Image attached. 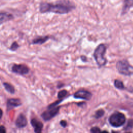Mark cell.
<instances>
[{
    "instance_id": "cell-1",
    "label": "cell",
    "mask_w": 133,
    "mask_h": 133,
    "mask_svg": "<svg viewBox=\"0 0 133 133\" xmlns=\"http://www.w3.org/2000/svg\"><path fill=\"white\" fill-rule=\"evenodd\" d=\"M75 8L73 3L68 0H61L55 3H42L39 11L42 13L54 12L59 14H68Z\"/></svg>"
},
{
    "instance_id": "cell-2",
    "label": "cell",
    "mask_w": 133,
    "mask_h": 133,
    "mask_svg": "<svg viewBox=\"0 0 133 133\" xmlns=\"http://www.w3.org/2000/svg\"><path fill=\"white\" fill-rule=\"evenodd\" d=\"M107 50V47L104 44H99L95 49L94 52V57L99 67L105 65L107 62V59L104 57V55Z\"/></svg>"
},
{
    "instance_id": "cell-3",
    "label": "cell",
    "mask_w": 133,
    "mask_h": 133,
    "mask_svg": "<svg viewBox=\"0 0 133 133\" xmlns=\"http://www.w3.org/2000/svg\"><path fill=\"white\" fill-rule=\"evenodd\" d=\"M116 67L118 72L123 75L130 76L133 74V66L130 65L127 60H119L117 62Z\"/></svg>"
},
{
    "instance_id": "cell-4",
    "label": "cell",
    "mask_w": 133,
    "mask_h": 133,
    "mask_svg": "<svg viewBox=\"0 0 133 133\" xmlns=\"http://www.w3.org/2000/svg\"><path fill=\"white\" fill-rule=\"evenodd\" d=\"M126 121L125 115L120 112H116L112 114L109 118V123L114 127H119L123 125Z\"/></svg>"
},
{
    "instance_id": "cell-5",
    "label": "cell",
    "mask_w": 133,
    "mask_h": 133,
    "mask_svg": "<svg viewBox=\"0 0 133 133\" xmlns=\"http://www.w3.org/2000/svg\"><path fill=\"white\" fill-rule=\"evenodd\" d=\"M13 72L20 75H25L29 73V68L28 66L22 64H15L11 68Z\"/></svg>"
},
{
    "instance_id": "cell-6",
    "label": "cell",
    "mask_w": 133,
    "mask_h": 133,
    "mask_svg": "<svg viewBox=\"0 0 133 133\" xmlns=\"http://www.w3.org/2000/svg\"><path fill=\"white\" fill-rule=\"evenodd\" d=\"M59 107H55L53 108H48L47 110L44 111L41 115L42 117L45 121H48L54 117L58 112Z\"/></svg>"
},
{
    "instance_id": "cell-7",
    "label": "cell",
    "mask_w": 133,
    "mask_h": 133,
    "mask_svg": "<svg viewBox=\"0 0 133 133\" xmlns=\"http://www.w3.org/2000/svg\"><path fill=\"white\" fill-rule=\"evenodd\" d=\"M74 96L76 98H79V99H83L88 100L90 99V98H91L92 95L90 92L88 91L84 90H81L76 92L74 94Z\"/></svg>"
},
{
    "instance_id": "cell-8",
    "label": "cell",
    "mask_w": 133,
    "mask_h": 133,
    "mask_svg": "<svg viewBox=\"0 0 133 133\" xmlns=\"http://www.w3.org/2000/svg\"><path fill=\"white\" fill-rule=\"evenodd\" d=\"M21 105V100L19 99L11 98L8 100L7 102V109L9 111L14 108L18 107Z\"/></svg>"
},
{
    "instance_id": "cell-9",
    "label": "cell",
    "mask_w": 133,
    "mask_h": 133,
    "mask_svg": "<svg viewBox=\"0 0 133 133\" xmlns=\"http://www.w3.org/2000/svg\"><path fill=\"white\" fill-rule=\"evenodd\" d=\"M28 123L27 119L25 116L23 114H20L17 117L15 124L18 128H23L26 126Z\"/></svg>"
},
{
    "instance_id": "cell-10",
    "label": "cell",
    "mask_w": 133,
    "mask_h": 133,
    "mask_svg": "<svg viewBox=\"0 0 133 133\" xmlns=\"http://www.w3.org/2000/svg\"><path fill=\"white\" fill-rule=\"evenodd\" d=\"M31 124L33 127L35 133L41 132L43 127V125L42 122L38 121L36 118H33L31 121Z\"/></svg>"
},
{
    "instance_id": "cell-11",
    "label": "cell",
    "mask_w": 133,
    "mask_h": 133,
    "mask_svg": "<svg viewBox=\"0 0 133 133\" xmlns=\"http://www.w3.org/2000/svg\"><path fill=\"white\" fill-rule=\"evenodd\" d=\"M14 18L13 15L9 12H0V24L8 21Z\"/></svg>"
},
{
    "instance_id": "cell-12",
    "label": "cell",
    "mask_w": 133,
    "mask_h": 133,
    "mask_svg": "<svg viewBox=\"0 0 133 133\" xmlns=\"http://www.w3.org/2000/svg\"><path fill=\"white\" fill-rule=\"evenodd\" d=\"M133 6V0H124L122 8V15L125 14L129 9Z\"/></svg>"
},
{
    "instance_id": "cell-13",
    "label": "cell",
    "mask_w": 133,
    "mask_h": 133,
    "mask_svg": "<svg viewBox=\"0 0 133 133\" xmlns=\"http://www.w3.org/2000/svg\"><path fill=\"white\" fill-rule=\"evenodd\" d=\"M49 38V37L48 36L38 37L33 40L32 44H42L45 43Z\"/></svg>"
},
{
    "instance_id": "cell-14",
    "label": "cell",
    "mask_w": 133,
    "mask_h": 133,
    "mask_svg": "<svg viewBox=\"0 0 133 133\" xmlns=\"http://www.w3.org/2000/svg\"><path fill=\"white\" fill-rule=\"evenodd\" d=\"M3 85L5 87V89L8 92H9L10 94H14L15 93V88L12 85L10 84L9 83L5 82V83H3Z\"/></svg>"
},
{
    "instance_id": "cell-15",
    "label": "cell",
    "mask_w": 133,
    "mask_h": 133,
    "mask_svg": "<svg viewBox=\"0 0 133 133\" xmlns=\"http://www.w3.org/2000/svg\"><path fill=\"white\" fill-rule=\"evenodd\" d=\"M114 84L115 87L118 89H123L124 88V86L123 82L118 79H115L114 81Z\"/></svg>"
},
{
    "instance_id": "cell-16",
    "label": "cell",
    "mask_w": 133,
    "mask_h": 133,
    "mask_svg": "<svg viewBox=\"0 0 133 133\" xmlns=\"http://www.w3.org/2000/svg\"><path fill=\"white\" fill-rule=\"evenodd\" d=\"M104 113V112L103 110H102V109L99 110L96 112L95 115V117L96 118H100V117H101V116H102L103 115Z\"/></svg>"
},
{
    "instance_id": "cell-17",
    "label": "cell",
    "mask_w": 133,
    "mask_h": 133,
    "mask_svg": "<svg viewBox=\"0 0 133 133\" xmlns=\"http://www.w3.org/2000/svg\"><path fill=\"white\" fill-rule=\"evenodd\" d=\"M67 94V91L65 90H62L60 91L58 94V98L61 99L63 98Z\"/></svg>"
},
{
    "instance_id": "cell-18",
    "label": "cell",
    "mask_w": 133,
    "mask_h": 133,
    "mask_svg": "<svg viewBox=\"0 0 133 133\" xmlns=\"http://www.w3.org/2000/svg\"><path fill=\"white\" fill-rule=\"evenodd\" d=\"M18 47H19L18 44L16 42H14L11 44V46L10 47V49L11 50H12V51H15V50H16L18 49Z\"/></svg>"
},
{
    "instance_id": "cell-19",
    "label": "cell",
    "mask_w": 133,
    "mask_h": 133,
    "mask_svg": "<svg viewBox=\"0 0 133 133\" xmlns=\"http://www.w3.org/2000/svg\"><path fill=\"white\" fill-rule=\"evenodd\" d=\"M91 133H100V129L97 127H94L91 128Z\"/></svg>"
},
{
    "instance_id": "cell-20",
    "label": "cell",
    "mask_w": 133,
    "mask_h": 133,
    "mask_svg": "<svg viewBox=\"0 0 133 133\" xmlns=\"http://www.w3.org/2000/svg\"><path fill=\"white\" fill-rule=\"evenodd\" d=\"M133 126V120H129L126 126L127 128H131Z\"/></svg>"
},
{
    "instance_id": "cell-21",
    "label": "cell",
    "mask_w": 133,
    "mask_h": 133,
    "mask_svg": "<svg viewBox=\"0 0 133 133\" xmlns=\"http://www.w3.org/2000/svg\"><path fill=\"white\" fill-rule=\"evenodd\" d=\"M6 129L4 126H0V133H6Z\"/></svg>"
},
{
    "instance_id": "cell-22",
    "label": "cell",
    "mask_w": 133,
    "mask_h": 133,
    "mask_svg": "<svg viewBox=\"0 0 133 133\" xmlns=\"http://www.w3.org/2000/svg\"><path fill=\"white\" fill-rule=\"evenodd\" d=\"M60 124L62 126L65 127L66 126V121H65L64 120H62L60 122Z\"/></svg>"
},
{
    "instance_id": "cell-23",
    "label": "cell",
    "mask_w": 133,
    "mask_h": 133,
    "mask_svg": "<svg viewBox=\"0 0 133 133\" xmlns=\"http://www.w3.org/2000/svg\"><path fill=\"white\" fill-rule=\"evenodd\" d=\"M3 111L0 109V119L1 118L2 116H3Z\"/></svg>"
},
{
    "instance_id": "cell-24",
    "label": "cell",
    "mask_w": 133,
    "mask_h": 133,
    "mask_svg": "<svg viewBox=\"0 0 133 133\" xmlns=\"http://www.w3.org/2000/svg\"><path fill=\"white\" fill-rule=\"evenodd\" d=\"M81 59H82V60L83 61H85V59H86V57L85 56H81Z\"/></svg>"
},
{
    "instance_id": "cell-25",
    "label": "cell",
    "mask_w": 133,
    "mask_h": 133,
    "mask_svg": "<svg viewBox=\"0 0 133 133\" xmlns=\"http://www.w3.org/2000/svg\"><path fill=\"white\" fill-rule=\"evenodd\" d=\"M100 133H109V132L107 131H103L102 132H100Z\"/></svg>"
},
{
    "instance_id": "cell-26",
    "label": "cell",
    "mask_w": 133,
    "mask_h": 133,
    "mask_svg": "<svg viewBox=\"0 0 133 133\" xmlns=\"http://www.w3.org/2000/svg\"><path fill=\"white\" fill-rule=\"evenodd\" d=\"M112 133H117V132H116V131H113L112 132Z\"/></svg>"
},
{
    "instance_id": "cell-27",
    "label": "cell",
    "mask_w": 133,
    "mask_h": 133,
    "mask_svg": "<svg viewBox=\"0 0 133 133\" xmlns=\"http://www.w3.org/2000/svg\"><path fill=\"white\" fill-rule=\"evenodd\" d=\"M127 133H129V132H127Z\"/></svg>"
},
{
    "instance_id": "cell-28",
    "label": "cell",
    "mask_w": 133,
    "mask_h": 133,
    "mask_svg": "<svg viewBox=\"0 0 133 133\" xmlns=\"http://www.w3.org/2000/svg\"><path fill=\"white\" fill-rule=\"evenodd\" d=\"M39 133H41V132H39Z\"/></svg>"
}]
</instances>
